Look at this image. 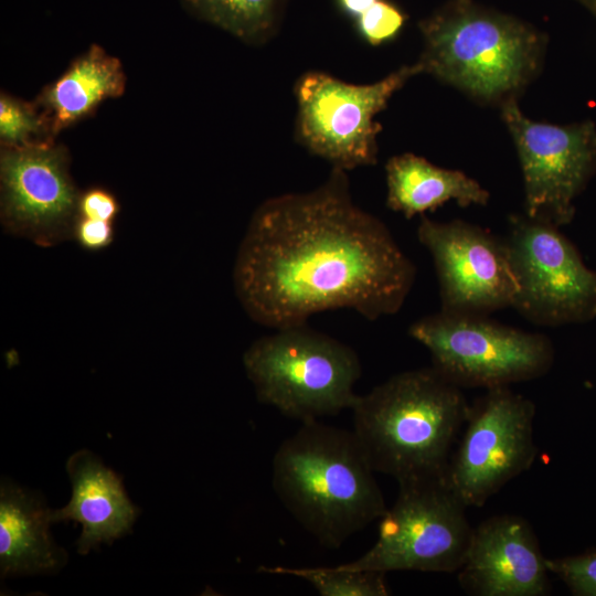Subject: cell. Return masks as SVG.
Wrapping results in <instances>:
<instances>
[{"label": "cell", "instance_id": "cell-1", "mask_svg": "<svg viewBox=\"0 0 596 596\" xmlns=\"http://www.w3.org/2000/svg\"><path fill=\"white\" fill-rule=\"evenodd\" d=\"M415 279L414 263L387 226L355 204L348 172L338 168L315 190L264 201L233 270L246 313L275 330L342 308L372 321L395 315Z\"/></svg>", "mask_w": 596, "mask_h": 596}, {"label": "cell", "instance_id": "cell-2", "mask_svg": "<svg viewBox=\"0 0 596 596\" xmlns=\"http://www.w3.org/2000/svg\"><path fill=\"white\" fill-rule=\"evenodd\" d=\"M469 406L433 366L408 370L358 395L352 432L375 472L397 483L441 478Z\"/></svg>", "mask_w": 596, "mask_h": 596}, {"label": "cell", "instance_id": "cell-3", "mask_svg": "<svg viewBox=\"0 0 596 596\" xmlns=\"http://www.w3.org/2000/svg\"><path fill=\"white\" fill-rule=\"evenodd\" d=\"M374 472L353 432L313 421L277 449L273 487L321 545L338 549L387 509Z\"/></svg>", "mask_w": 596, "mask_h": 596}, {"label": "cell", "instance_id": "cell-4", "mask_svg": "<svg viewBox=\"0 0 596 596\" xmlns=\"http://www.w3.org/2000/svg\"><path fill=\"white\" fill-rule=\"evenodd\" d=\"M422 73L482 102L501 105L536 75L544 39L530 24L470 1L443 8L419 22Z\"/></svg>", "mask_w": 596, "mask_h": 596}, {"label": "cell", "instance_id": "cell-5", "mask_svg": "<svg viewBox=\"0 0 596 596\" xmlns=\"http://www.w3.org/2000/svg\"><path fill=\"white\" fill-rule=\"evenodd\" d=\"M243 364L259 402L301 423L352 408L361 375L356 353L306 324L254 341Z\"/></svg>", "mask_w": 596, "mask_h": 596}, {"label": "cell", "instance_id": "cell-6", "mask_svg": "<svg viewBox=\"0 0 596 596\" xmlns=\"http://www.w3.org/2000/svg\"><path fill=\"white\" fill-rule=\"evenodd\" d=\"M408 334L428 350L432 366L461 389L488 390L539 379L555 359L553 343L545 334L485 315L440 309L413 322Z\"/></svg>", "mask_w": 596, "mask_h": 596}, {"label": "cell", "instance_id": "cell-7", "mask_svg": "<svg viewBox=\"0 0 596 596\" xmlns=\"http://www.w3.org/2000/svg\"><path fill=\"white\" fill-rule=\"evenodd\" d=\"M446 477L398 483L394 504L380 518L375 544L345 567L457 573L472 536L466 509Z\"/></svg>", "mask_w": 596, "mask_h": 596}, {"label": "cell", "instance_id": "cell-8", "mask_svg": "<svg viewBox=\"0 0 596 596\" xmlns=\"http://www.w3.org/2000/svg\"><path fill=\"white\" fill-rule=\"evenodd\" d=\"M419 73L417 63L405 65L365 85L347 83L319 71L302 74L295 85L297 142L332 168L347 172L375 164L382 130L375 117Z\"/></svg>", "mask_w": 596, "mask_h": 596}, {"label": "cell", "instance_id": "cell-9", "mask_svg": "<svg viewBox=\"0 0 596 596\" xmlns=\"http://www.w3.org/2000/svg\"><path fill=\"white\" fill-rule=\"evenodd\" d=\"M503 238L517 279L512 308L536 326L585 323L596 318V270L588 268L560 227L512 214Z\"/></svg>", "mask_w": 596, "mask_h": 596}, {"label": "cell", "instance_id": "cell-10", "mask_svg": "<svg viewBox=\"0 0 596 596\" xmlns=\"http://www.w3.org/2000/svg\"><path fill=\"white\" fill-rule=\"evenodd\" d=\"M534 417V403L509 386L488 389L469 406L446 471L447 483L467 507H482L531 468L539 453Z\"/></svg>", "mask_w": 596, "mask_h": 596}, {"label": "cell", "instance_id": "cell-11", "mask_svg": "<svg viewBox=\"0 0 596 596\" xmlns=\"http://www.w3.org/2000/svg\"><path fill=\"white\" fill-rule=\"evenodd\" d=\"M524 182L525 215L557 227L570 224L574 202L596 172V126L586 120L567 126L525 117L515 98L502 104Z\"/></svg>", "mask_w": 596, "mask_h": 596}, {"label": "cell", "instance_id": "cell-12", "mask_svg": "<svg viewBox=\"0 0 596 596\" xmlns=\"http://www.w3.org/2000/svg\"><path fill=\"white\" fill-rule=\"evenodd\" d=\"M417 238L432 256L441 310L489 316L512 308L518 285L503 238L461 220L425 215Z\"/></svg>", "mask_w": 596, "mask_h": 596}, {"label": "cell", "instance_id": "cell-13", "mask_svg": "<svg viewBox=\"0 0 596 596\" xmlns=\"http://www.w3.org/2000/svg\"><path fill=\"white\" fill-rule=\"evenodd\" d=\"M1 221L7 232L40 246L73 236L77 191L64 147H3L0 157Z\"/></svg>", "mask_w": 596, "mask_h": 596}, {"label": "cell", "instance_id": "cell-14", "mask_svg": "<svg viewBox=\"0 0 596 596\" xmlns=\"http://www.w3.org/2000/svg\"><path fill=\"white\" fill-rule=\"evenodd\" d=\"M549 574L530 523L499 514L473 529L457 579L475 596H543L550 592Z\"/></svg>", "mask_w": 596, "mask_h": 596}, {"label": "cell", "instance_id": "cell-15", "mask_svg": "<svg viewBox=\"0 0 596 596\" xmlns=\"http://www.w3.org/2000/svg\"><path fill=\"white\" fill-rule=\"evenodd\" d=\"M72 482L68 503L52 510V522L75 521L82 525L76 542L79 554H87L100 543L110 544L127 534L138 509L128 498L121 478L93 453H74L66 462Z\"/></svg>", "mask_w": 596, "mask_h": 596}, {"label": "cell", "instance_id": "cell-16", "mask_svg": "<svg viewBox=\"0 0 596 596\" xmlns=\"http://www.w3.org/2000/svg\"><path fill=\"white\" fill-rule=\"evenodd\" d=\"M51 512L41 496L4 482L0 491L2 577L57 572L67 553L50 534Z\"/></svg>", "mask_w": 596, "mask_h": 596}, {"label": "cell", "instance_id": "cell-17", "mask_svg": "<svg viewBox=\"0 0 596 596\" xmlns=\"http://www.w3.org/2000/svg\"><path fill=\"white\" fill-rule=\"evenodd\" d=\"M386 205L406 219L424 215L455 201L460 206L486 205L489 192L459 170L437 167L414 153L393 156L385 164Z\"/></svg>", "mask_w": 596, "mask_h": 596}, {"label": "cell", "instance_id": "cell-18", "mask_svg": "<svg viewBox=\"0 0 596 596\" xmlns=\"http://www.w3.org/2000/svg\"><path fill=\"white\" fill-rule=\"evenodd\" d=\"M126 76L118 58L93 45L35 102L54 136L89 115L102 102L120 96Z\"/></svg>", "mask_w": 596, "mask_h": 596}, {"label": "cell", "instance_id": "cell-19", "mask_svg": "<svg viewBox=\"0 0 596 596\" xmlns=\"http://www.w3.org/2000/svg\"><path fill=\"white\" fill-rule=\"evenodd\" d=\"M284 0H182L198 18L249 43L276 31Z\"/></svg>", "mask_w": 596, "mask_h": 596}, {"label": "cell", "instance_id": "cell-20", "mask_svg": "<svg viewBox=\"0 0 596 596\" xmlns=\"http://www.w3.org/2000/svg\"><path fill=\"white\" fill-rule=\"evenodd\" d=\"M260 570L305 579L321 596H387L391 594L385 573L350 568L342 564L334 567L288 568L275 566L262 567Z\"/></svg>", "mask_w": 596, "mask_h": 596}, {"label": "cell", "instance_id": "cell-21", "mask_svg": "<svg viewBox=\"0 0 596 596\" xmlns=\"http://www.w3.org/2000/svg\"><path fill=\"white\" fill-rule=\"evenodd\" d=\"M54 134L36 104L6 94L0 97V139L2 147L23 148L52 143Z\"/></svg>", "mask_w": 596, "mask_h": 596}, {"label": "cell", "instance_id": "cell-22", "mask_svg": "<svg viewBox=\"0 0 596 596\" xmlns=\"http://www.w3.org/2000/svg\"><path fill=\"white\" fill-rule=\"evenodd\" d=\"M354 21L360 36L376 46L397 36L406 22V15L396 4L377 0Z\"/></svg>", "mask_w": 596, "mask_h": 596}, {"label": "cell", "instance_id": "cell-23", "mask_svg": "<svg viewBox=\"0 0 596 596\" xmlns=\"http://www.w3.org/2000/svg\"><path fill=\"white\" fill-rule=\"evenodd\" d=\"M550 574L556 575L576 596H596V547L577 555L546 558Z\"/></svg>", "mask_w": 596, "mask_h": 596}, {"label": "cell", "instance_id": "cell-24", "mask_svg": "<svg viewBox=\"0 0 596 596\" xmlns=\"http://www.w3.org/2000/svg\"><path fill=\"white\" fill-rule=\"evenodd\" d=\"M119 209L116 198L105 189L92 188L79 195V216L113 222Z\"/></svg>", "mask_w": 596, "mask_h": 596}, {"label": "cell", "instance_id": "cell-25", "mask_svg": "<svg viewBox=\"0 0 596 596\" xmlns=\"http://www.w3.org/2000/svg\"><path fill=\"white\" fill-rule=\"evenodd\" d=\"M73 236L82 247L98 251L111 244L114 226L109 221L78 216Z\"/></svg>", "mask_w": 596, "mask_h": 596}, {"label": "cell", "instance_id": "cell-26", "mask_svg": "<svg viewBox=\"0 0 596 596\" xmlns=\"http://www.w3.org/2000/svg\"><path fill=\"white\" fill-rule=\"evenodd\" d=\"M340 11L354 20L377 0H336Z\"/></svg>", "mask_w": 596, "mask_h": 596}, {"label": "cell", "instance_id": "cell-27", "mask_svg": "<svg viewBox=\"0 0 596 596\" xmlns=\"http://www.w3.org/2000/svg\"><path fill=\"white\" fill-rule=\"evenodd\" d=\"M584 6H586L592 13L596 15V0H579Z\"/></svg>", "mask_w": 596, "mask_h": 596}, {"label": "cell", "instance_id": "cell-28", "mask_svg": "<svg viewBox=\"0 0 596 596\" xmlns=\"http://www.w3.org/2000/svg\"><path fill=\"white\" fill-rule=\"evenodd\" d=\"M455 1H457V2H468L470 0H455Z\"/></svg>", "mask_w": 596, "mask_h": 596}]
</instances>
